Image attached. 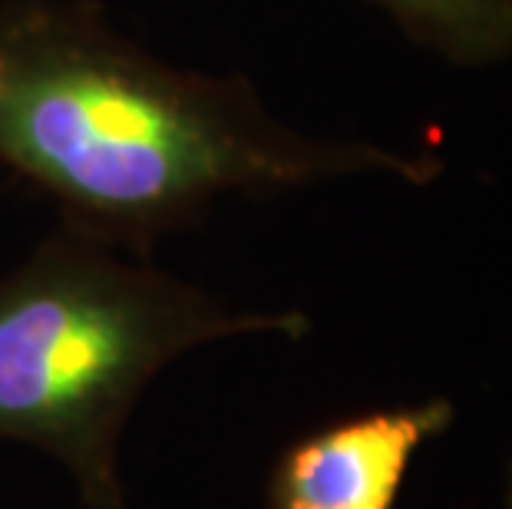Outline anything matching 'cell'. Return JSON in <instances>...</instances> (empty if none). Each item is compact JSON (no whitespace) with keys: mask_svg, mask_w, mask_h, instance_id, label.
<instances>
[{"mask_svg":"<svg viewBox=\"0 0 512 509\" xmlns=\"http://www.w3.org/2000/svg\"><path fill=\"white\" fill-rule=\"evenodd\" d=\"M0 166L57 202L67 229L133 255L225 196L443 172L430 153L298 133L245 77L172 67L83 0L0 4Z\"/></svg>","mask_w":512,"mask_h":509,"instance_id":"6da1fadb","label":"cell"},{"mask_svg":"<svg viewBox=\"0 0 512 509\" xmlns=\"http://www.w3.org/2000/svg\"><path fill=\"white\" fill-rule=\"evenodd\" d=\"M304 331L298 311L232 308L146 255L63 225L0 275V440L57 460L86 509H123V430L172 361Z\"/></svg>","mask_w":512,"mask_h":509,"instance_id":"7a4b0ae2","label":"cell"},{"mask_svg":"<svg viewBox=\"0 0 512 509\" xmlns=\"http://www.w3.org/2000/svg\"><path fill=\"white\" fill-rule=\"evenodd\" d=\"M450 424L453 404L437 397L314 430L275 463L268 509H394L417 450Z\"/></svg>","mask_w":512,"mask_h":509,"instance_id":"3957f363","label":"cell"},{"mask_svg":"<svg viewBox=\"0 0 512 509\" xmlns=\"http://www.w3.org/2000/svg\"><path fill=\"white\" fill-rule=\"evenodd\" d=\"M413 43L460 67L512 57V0H370Z\"/></svg>","mask_w":512,"mask_h":509,"instance_id":"277c9868","label":"cell"},{"mask_svg":"<svg viewBox=\"0 0 512 509\" xmlns=\"http://www.w3.org/2000/svg\"><path fill=\"white\" fill-rule=\"evenodd\" d=\"M506 509H512V463H509V473H506Z\"/></svg>","mask_w":512,"mask_h":509,"instance_id":"5b68a950","label":"cell"}]
</instances>
